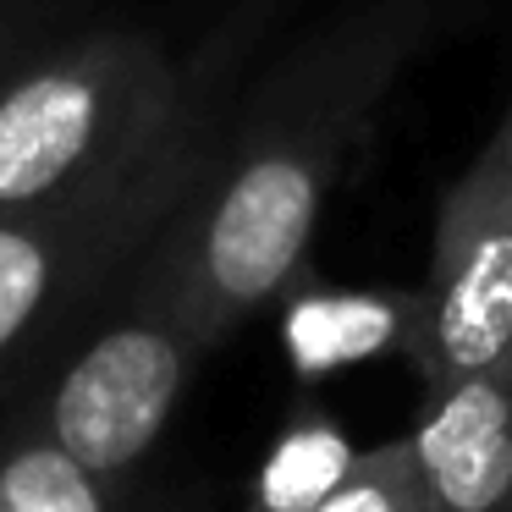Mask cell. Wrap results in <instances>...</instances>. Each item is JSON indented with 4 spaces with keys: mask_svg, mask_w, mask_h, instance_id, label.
Wrapping results in <instances>:
<instances>
[{
    "mask_svg": "<svg viewBox=\"0 0 512 512\" xmlns=\"http://www.w3.org/2000/svg\"><path fill=\"white\" fill-rule=\"evenodd\" d=\"M441 0H342L248 72L199 199L166 226L182 309L221 347L303 265Z\"/></svg>",
    "mask_w": 512,
    "mask_h": 512,
    "instance_id": "1",
    "label": "cell"
},
{
    "mask_svg": "<svg viewBox=\"0 0 512 512\" xmlns=\"http://www.w3.org/2000/svg\"><path fill=\"white\" fill-rule=\"evenodd\" d=\"M281 6L237 0L182 56L160 111L105 166L39 204L0 210V413L56 375L144 248L199 199Z\"/></svg>",
    "mask_w": 512,
    "mask_h": 512,
    "instance_id": "2",
    "label": "cell"
},
{
    "mask_svg": "<svg viewBox=\"0 0 512 512\" xmlns=\"http://www.w3.org/2000/svg\"><path fill=\"white\" fill-rule=\"evenodd\" d=\"M204 358L210 347L182 309L177 254L160 232L67 364L39 386L34 408L78 463L122 485L171 424Z\"/></svg>",
    "mask_w": 512,
    "mask_h": 512,
    "instance_id": "3",
    "label": "cell"
},
{
    "mask_svg": "<svg viewBox=\"0 0 512 512\" xmlns=\"http://www.w3.org/2000/svg\"><path fill=\"white\" fill-rule=\"evenodd\" d=\"M182 56L144 23H100L39 45L0 78V210L72 188L116 155L177 83Z\"/></svg>",
    "mask_w": 512,
    "mask_h": 512,
    "instance_id": "4",
    "label": "cell"
},
{
    "mask_svg": "<svg viewBox=\"0 0 512 512\" xmlns=\"http://www.w3.org/2000/svg\"><path fill=\"white\" fill-rule=\"evenodd\" d=\"M512 358V122L501 116L468 171L446 188L424 298L408 325L419 391Z\"/></svg>",
    "mask_w": 512,
    "mask_h": 512,
    "instance_id": "5",
    "label": "cell"
},
{
    "mask_svg": "<svg viewBox=\"0 0 512 512\" xmlns=\"http://www.w3.org/2000/svg\"><path fill=\"white\" fill-rule=\"evenodd\" d=\"M408 430L430 512H512V358L468 369L441 391H419Z\"/></svg>",
    "mask_w": 512,
    "mask_h": 512,
    "instance_id": "6",
    "label": "cell"
},
{
    "mask_svg": "<svg viewBox=\"0 0 512 512\" xmlns=\"http://www.w3.org/2000/svg\"><path fill=\"white\" fill-rule=\"evenodd\" d=\"M0 512H116V479L50 435L39 408L0 413Z\"/></svg>",
    "mask_w": 512,
    "mask_h": 512,
    "instance_id": "7",
    "label": "cell"
},
{
    "mask_svg": "<svg viewBox=\"0 0 512 512\" xmlns=\"http://www.w3.org/2000/svg\"><path fill=\"white\" fill-rule=\"evenodd\" d=\"M309 512H430L424 507V485H419V463H413L408 435L347 457L342 479Z\"/></svg>",
    "mask_w": 512,
    "mask_h": 512,
    "instance_id": "8",
    "label": "cell"
},
{
    "mask_svg": "<svg viewBox=\"0 0 512 512\" xmlns=\"http://www.w3.org/2000/svg\"><path fill=\"white\" fill-rule=\"evenodd\" d=\"M56 17H61V0H0V78H12L34 56Z\"/></svg>",
    "mask_w": 512,
    "mask_h": 512,
    "instance_id": "9",
    "label": "cell"
},
{
    "mask_svg": "<svg viewBox=\"0 0 512 512\" xmlns=\"http://www.w3.org/2000/svg\"><path fill=\"white\" fill-rule=\"evenodd\" d=\"M166 512H199V507H166Z\"/></svg>",
    "mask_w": 512,
    "mask_h": 512,
    "instance_id": "10",
    "label": "cell"
},
{
    "mask_svg": "<svg viewBox=\"0 0 512 512\" xmlns=\"http://www.w3.org/2000/svg\"><path fill=\"white\" fill-rule=\"evenodd\" d=\"M501 116H507V122H512V100H507V111H501Z\"/></svg>",
    "mask_w": 512,
    "mask_h": 512,
    "instance_id": "11",
    "label": "cell"
}]
</instances>
